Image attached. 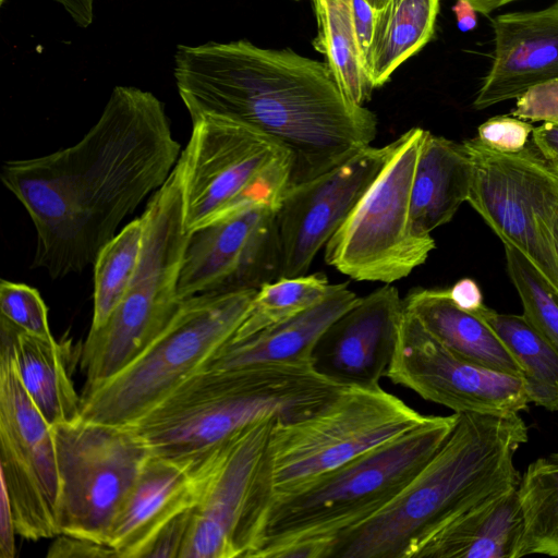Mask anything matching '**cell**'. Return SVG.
<instances>
[{"label":"cell","instance_id":"1","mask_svg":"<svg viewBox=\"0 0 558 558\" xmlns=\"http://www.w3.org/2000/svg\"><path fill=\"white\" fill-rule=\"evenodd\" d=\"M180 149L163 104L149 92L117 86L80 142L5 161L1 181L36 231L33 267L58 279L94 264L122 220L167 181Z\"/></svg>","mask_w":558,"mask_h":558},{"label":"cell","instance_id":"2","mask_svg":"<svg viewBox=\"0 0 558 558\" xmlns=\"http://www.w3.org/2000/svg\"><path fill=\"white\" fill-rule=\"evenodd\" d=\"M173 74L191 120L238 121L289 148L291 183L328 170L377 134L375 113L347 97L327 62L290 49L247 40L182 45Z\"/></svg>","mask_w":558,"mask_h":558},{"label":"cell","instance_id":"3","mask_svg":"<svg viewBox=\"0 0 558 558\" xmlns=\"http://www.w3.org/2000/svg\"><path fill=\"white\" fill-rule=\"evenodd\" d=\"M527 436L519 413H458L451 433L415 477L383 509L341 534L328 558H416L456 518L519 485L514 457Z\"/></svg>","mask_w":558,"mask_h":558},{"label":"cell","instance_id":"4","mask_svg":"<svg viewBox=\"0 0 558 558\" xmlns=\"http://www.w3.org/2000/svg\"><path fill=\"white\" fill-rule=\"evenodd\" d=\"M344 387L310 363L201 369L128 426L154 456L198 463L242 428L271 416L305 417Z\"/></svg>","mask_w":558,"mask_h":558},{"label":"cell","instance_id":"5","mask_svg":"<svg viewBox=\"0 0 558 558\" xmlns=\"http://www.w3.org/2000/svg\"><path fill=\"white\" fill-rule=\"evenodd\" d=\"M458 413L413 430L274 497L252 558H328L344 532L388 505L435 454Z\"/></svg>","mask_w":558,"mask_h":558},{"label":"cell","instance_id":"6","mask_svg":"<svg viewBox=\"0 0 558 558\" xmlns=\"http://www.w3.org/2000/svg\"><path fill=\"white\" fill-rule=\"evenodd\" d=\"M144 238L138 266L117 308L81 348L83 390L114 376L168 326L181 300L178 283L191 233L185 229L181 179L175 166L141 216ZM82 390V391H83Z\"/></svg>","mask_w":558,"mask_h":558},{"label":"cell","instance_id":"7","mask_svg":"<svg viewBox=\"0 0 558 558\" xmlns=\"http://www.w3.org/2000/svg\"><path fill=\"white\" fill-rule=\"evenodd\" d=\"M257 290L197 294L182 300L162 332L129 365L81 393L82 417L128 426L190 376L233 337Z\"/></svg>","mask_w":558,"mask_h":558},{"label":"cell","instance_id":"8","mask_svg":"<svg viewBox=\"0 0 558 558\" xmlns=\"http://www.w3.org/2000/svg\"><path fill=\"white\" fill-rule=\"evenodd\" d=\"M181 153L184 225L189 233L253 204L278 209L290 185L294 156L272 136L216 116L192 120Z\"/></svg>","mask_w":558,"mask_h":558},{"label":"cell","instance_id":"9","mask_svg":"<svg viewBox=\"0 0 558 558\" xmlns=\"http://www.w3.org/2000/svg\"><path fill=\"white\" fill-rule=\"evenodd\" d=\"M429 416L378 385L347 386L305 417L276 418L269 445L274 497L413 430Z\"/></svg>","mask_w":558,"mask_h":558},{"label":"cell","instance_id":"10","mask_svg":"<svg viewBox=\"0 0 558 558\" xmlns=\"http://www.w3.org/2000/svg\"><path fill=\"white\" fill-rule=\"evenodd\" d=\"M412 128L391 143L383 169L325 245V262L357 281L390 284L409 276L435 248L411 219V193L427 135Z\"/></svg>","mask_w":558,"mask_h":558},{"label":"cell","instance_id":"11","mask_svg":"<svg viewBox=\"0 0 558 558\" xmlns=\"http://www.w3.org/2000/svg\"><path fill=\"white\" fill-rule=\"evenodd\" d=\"M276 418L242 428L206 457L180 558H252L275 496L269 445Z\"/></svg>","mask_w":558,"mask_h":558},{"label":"cell","instance_id":"12","mask_svg":"<svg viewBox=\"0 0 558 558\" xmlns=\"http://www.w3.org/2000/svg\"><path fill=\"white\" fill-rule=\"evenodd\" d=\"M52 430L59 534L109 545L114 522L153 453L131 426L81 417Z\"/></svg>","mask_w":558,"mask_h":558},{"label":"cell","instance_id":"13","mask_svg":"<svg viewBox=\"0 0 558 558\" xmlns=\"http://www.w3.org/2000/svg\"><path fill=\"white\" fill-rule=\"evenodd\" d=\"M473 166L468 203L502 242L522 252L558 295V257L536 218L558 184V157L530 137L515 153L495 150L476 136L464 140Z\"/></svg>","mask_w":558,"mask_h":558},{"label":"cell","instance_id":"14","mask_svg":"<svg viewBox=\"0 0 558 558\" xmlns=\"http://www.w3.org/2000/svg\"><path fill=\"white\" fill-rule=\"evenodd\" d=\"M0 471L16 533L38 541L59 535V472L52 426L23 387L10 343L1 338Z\"/></svg>","mask_w":558,"mask_h":558},{"label":"cell","instance_id":"15","mask_svg":"<svg viewBox=\"0 0 558 558\" xmlns=\"http://www.w3.org/2000/svg\"><path fill=\"white\" fill-rule=\"evenodd\" d=\"M386 377L454 413H519L530 403L522 377L452 353L405 310Z\"/></svg>","mask_w":558,"mask_h":558},{"label":"cell","instance_id":"16","mask_svg":"<svg viewBox=\"0 0 558 558\" xmlns=\"http://www.w3.org/2000/svg\"><path fill=\"white\" fill-rule=\"evenodd\" d=\"M277 208L253 204L191 233L178 296L259 289L281 277Z\"/></svg>","mask_w":558,"mask_h":558},{"label":"cell","instance_id":"17","mask_svg":"<svg viewBox=\"0 0 558 558\" xmlns=\"http://www.w3.org/2000/svg\"><path fill=\"white\" fill-rule=\"evenodd\" d=\"M391 153L366 145L328 170L291 183L277 209L281 277L306 275L316 254L350 215Z\"/></svg>","mask_w":558,"mask_h":558},{"label":"cell","instance_id":"18","mask_svg":"<svg viewBox=\"0 0 558 558\" xmlns=\"http://www.w3.org/2000/svg\"><path fill=\"white\" fill-rule=\"evenodd\" d=\"M403 315V300L391 284L360 298L318 340L314 368L341 386H378L390 367Z\"/></svg>","mask_w":558,"mask_h":558},{"label":"cell","instance_id":"19","mask_svg":"<svg viewBox=\"0 0 558 558\" xmlns=\"http://www.w3.org/2000/svg\"><path fill=\"white\" fill-rule=\"evenodd\" d=\"M492 27L493 62L473 101L477 110L558 78V1L536 11L499 14Z\"/></svg>","mask_w":558,"mask_h":558},{"label":"cell","instance_id":"20","mask_svg":"<svg viewBox=\"0 0 558 558\" xmlns=\"http://www.w3.org/2000/svg\"><path fill=\"white\" fill-rule=\"evenodd\" d=\"M205 472V460L183 463L151 454L114 522L109 546L117 556L141 558L167 523L197 502Z\"/></svg>","mask_w":558,"mask_h":558},{"label":"cell","instance_id":"21","mask_svg":"<svg viewBox=\"0 0 558 558\" xmlns=\"http://www.w3.org/2000/svg\"><path fill=\"white\" fill-rule=\"evenodd\" d=\"M359 300L347 283H337L324 300L298 316L246 337H232L202 369L271 362L313 364L312 355L320 337Z\"/></svg>","mask_w":558,"mask_h":558},{"label":"cell","instance_id":"22","mask_svg":"<svg viewBox=\"0 0 558 558\" xmlns=\"http://www.w3.org/2000/svg\"><path fill=\"white\" fill-rule=\"evenodd\" d=\"M518 486L456 518L422 546L416 558H518L523 534Z\"/></svg>","mask_w":558,"mask_h":558},{"label":"cell","instance_id":"23","mask_svg":"<svg viewBox=\"0 0 558 558\" xmlns=\"http://www.w3.org/2000/svg\"><path fill=\"white\" fill-rule=\"evenodd\" d=\"M403 305L452 353L482 367L522 377L518 362L498 335L477 314L456 305L448 289H414Z\"/></svg>","mask_w":558,"mask_h":558},{"label":"cell","instance_id":"24","mask_svg":"<svg viewBox=\"0 0 558 558\" xmlns=\"http://www.w3.org/2000/svg\"><path fill=\"white\" fill-rule=\"evenodd\" d=\"M472 160L462 143L427 132L414 172L411 219L421 234L451 221L468 202Z\"/></svg>","mask_w":558,"mask_h":558},{"label":"cell","instance_id":"25","mask_svg":"<svg viewBox=\"0 0 558 558\" xmlns=\"http://www.w3.org/2000/svg\"><path fill=\"white\" fill-rule=\"evenodd\" d=\"M1 338L11 347L17 376L29 398L52 427L82 417L65 347L31 335L1 317Z\"/></svg>","mask_w":558,"mask_h":558},{"label":"cell","instance_id":"26","mask_svg":"<svg viewBox=\"0 0 558 558\" xmlns=\"http://www.w3.org/2000/svg\"><path fill=\"white\" fill-rule=\"evenodd\" d=\"M440 0H388L376 10L373 37L365 57L374 88L433 37Z\"/></svg>","mask_w":558,"mask_h":558},{"label":"cell","instance_id":"27","mask_svg":"<svg viewBox=\"0 0 558 558\" xmlns=\"http://www.w3.org/2000/svg\"><path fill=\"white\" fill-rule=\"evenodd\" d=\"M477 314L518 362L530 403L558 412V350L524 317L486 305Z\"/></svg>","mask_w":558,"mask_h":558},{"label":"cell","instance_id":"28","mask_svg":"<svg viewBox=\"0 0 558 558\" xmlns=\"http://www.w3.org/2000/svg\"><path fill=\"white\" fill-rule=\"evenodd\" d=\"M317 21L314 48L326 57L341 89L364 106L374 89L360 48L351 0H312Z\"/></svg>","mask_w":558,"mask_h":558},{"label":"cell","instance_id":"29","mask_svg":"<svg viewBox=\"0 0 558 558\" xmlns=\"http://www.w3.org/2000/svg\"><path fill=\"white\" fill-rule=\"evenodd\" d=\"M518 493L523 514L518 558L558 557V452L531 462L521 476Z\"/></svg>","mask_w":558,"mask_h":558},{"label":"cell","instance_id":"30","mask_svg":"<svg viewBox=\"0 0 558 558\" xmlns=\"http://www.w3.org/2000/svg\"><path fill=\"white\" fill-rule=\"evenodd\" d=\"M144 238L143 218L128 223L99 251L94 262V307L90 329L109 318L136 272Z\"/></svg>","mask_w":558,"mask_h":558},{"label":"cell","instance_id":"31","mask_svg":"<svg viewBox=\"0 0 558 558\" xmlns=\"http://www.w3.org/2000/svg\"><path fill=\"white\" fill-rule=\"evenodd\" d=\"M337 283L323 274L279 277L257 289L233 338H242L289 320L324 300Z\"/></svg>","mask_w":558,"mask_h":558},{"label":"cell","instance_id":"32","mask_svg":"<svg viewBox=\"0 0 558 558\" xmlns=\"http://www.w3.org/2000/svg\"><path fill=\"white\" fill-rule=\"evenodd\" d=\"M507 271L523 307V317L558 350V295L527 257L502 242Z\"/></svg>","mask_w":558,"mask_h":558},{"label":"cell","instance_id":"33","mask_svg":"<svg viewBox=\"0 0 558 558\" xmlns=\"http://www.w3.org/2000/svg\"><path fill=\"white\" fill-rule=\"evenodd\" d=\"M0 313L1 317L31 335L54 339L48 324V308L35 288L2 279Z\"/></svg>","mask_w":558,"mask_h":558},{"label":"cell","instance_id":"34","mask_svg":"<svg viewBox=\"0 0 558 558\" xmlns=\"http://www.w3.org/2000/svg\"><path fill=\"white\" fill-rule=\"evenodd\" d=\"M534 126L521 119L509 116H496L477 128V138L488 147L515 153L529 142Z\"/></svg>","mask_w":558,"mask_h":558},{"label":"cell","instance_id":"35","mask_svg":"<svg viewBox=\"0 0 558 558\" xmlns=\"http://www.w3.org/2000/svg\"><path fill=\"white\" fill-rule=\"evenodd\" d=\"M510 114L524 121L558 122V78L526 89Z\"/></svg>","mask_w":558,"mask_h":558},{"label":"cell","instance_id":"36","mask_svg":"<svg viewBox=\"0 0 558 558\" xmlns=\"http://www.w3.org/2000/svg\"><path fill=\"white\" fill-rule=\"evenodd\" d=\"M191 509L167 523L145 548L141 558H180L189 530Z\"/></svg>","mask_w":558,"mask_h":558},{"label":"cell","instance_id":"37","mask_svg":"<svg viewBox=\"0 0 558 558\" xmlns=\"http://www.w3.org/2000/svg\"><path fill=\"white\" fill-rule=\"evenodd\" d=\"M49 558H96L118 557L112 547L87 538L59 534L50 544Z\"/></svg>","mask_w":558,"mask_h":558},{"label":"cell","instance_id":"38","mask_svg":"<svg viewBox=\"0 0 558 558\" xmlns=\"http://www.w3.org/2000/svg\"><path fill=\"white\" fill-rule=\"evenodd\" d=\"M0 502V557L13 558L15 555L16 527L11 502L7 490L1 485Z\"/></svg>","mask_w":558,"mask_h":558},{"label":"cell","instance_id":"39","mask_svg":"<svg viewBox=\"0 0 558 558\" xmlns=\"http://www.w3.org/2000/svg\"><path fill=\"white\" fill-rule=\"evenodd\" d=\"M356 36L366 57L375 25L376 10L366 0H351Z\"/></svg>","mask_w":558,"mask_h":558},{"label":"cell","instance_id":"40","mask_svg":"<svg viewBox=\"0 0 558 558\" xmlns=\"http://www.w3.org/2000/svg\"><path fill=\"white\" fill-rule=\"evenodd\" d=\"M451 300L460 308L476 313L485 306L478 284L471 278H463L448 289Z\"/></svg>","mask_w":558,"mask_h":558},{"label":"cell","instance_id":"41","mask_svg":"<svg viewBox=\"0 0 558 558\" xmlns=\"http://www.w3.org/2000/svg\"><path fill=\"white\" fill-rule=\"evenodd\" d=\"M531 138L546 154L558 157V122H544L534 128Z\"/></svg>","mask_w":558,"mask_h":558},{"label":"cell","instance_id":"42","mask_svg":"<svg viewBox=\"0 0 558 558\" xmlns=\"http://www.w3.org/2000/svg\"><path fill=\"white\" fill-rule=\"evenodd\" d=\"M61 4L64 10L70 14L74 22L82 26L87 27L92 24L94 17V3L95 0H54Z\"/></svg>","mask_w":558,"mask_h":558},{"label":"cell","instance_id":"43","mask_svg":"<svg viewBox=\"0 0 558 558\" xmlns=\"http://www.w3.org/2000/svg\"><path fill=\"white\" fill-rule=\"evenodd\" d=\"M452 11L457 19L458 28L461 32H470L477 24L476 10L466 0H457L452 7Z\"/></svg>","mask_w":558,"mask_h":558},{"label":"cell","instance_id":"44","mask_svg":"<svg viewBox=\"0 0 558 558\" xmlns=\"http://www.w3.org/2000/svg\"><path fill=\"white\" fill-rule=\"evenodd\" d=\"M544 219L558 257V193L551 198L544 210Z\"/></svg>","mask_w":558,"mask_h":558},{"label":"cell","instance_id":"45","mask_svg":"<svg viewBox=\"0 0 558 558\" xmlns=\"http://www.w3.org/2000/svg\"><path fill=\"white\" fill-rule=\"evenodd\" d=\"M469 1L473 8L476 10L477 13H481L483 15H488L493 11L509 4L511 2L518 1V0H466Z\"/></svg>","mask_w":558,"mask_h":558},{"label":"cell","instance_id":"46","mask_svg":"<svg viewBox=\"0 0 558 558\" xmlns=\"http://www.w3.org/2000/svg\"><path fill=\"white\" fill-rule=\"evenodd\" d=\"M375 10L381 9L388 0H366Z\"/></svg>","mask_w":558,"mask_h":558},{"label":"cell","instance_id":"47","mask_svg":"<svg viewBox=\"0 0 558 558\" xmlns=\"http://www.w3.org/2000/svg\"><path fill=\"white\" fill-rule=\"evenodd\" d=\"M294 1H300V0H294Z\"/></svg>","mask_w":558,"mask_h":558},{"label":"cell","instance_id":"48","mask_svg":"<svg viewBox=\"0 0 558 558\" xmlns=\"http://www.w3.org/2000/svg\"><path fill=\"white\" fill-rule=\"evenodd\" d=\"M2 1H3V0H1V2H2Z\"/></svg>","mask_w":558,"mask_h":558}]
</instances>
